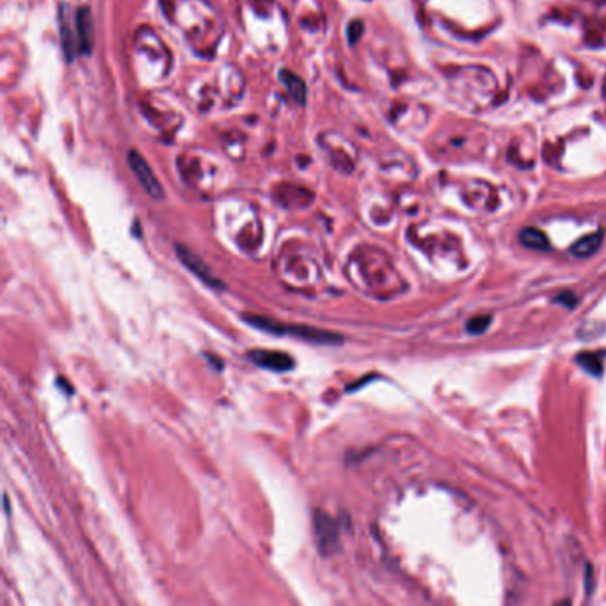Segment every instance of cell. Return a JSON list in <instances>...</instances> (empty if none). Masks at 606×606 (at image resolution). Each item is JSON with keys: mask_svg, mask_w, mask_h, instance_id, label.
Returning <instances> with one entry per match:
<instances>
[{"mask_svg": "<svg viewBox=\"0 0 606 606\" xmlns=\"http://www.w3.org/2000/svg\"><path fill=\"white\" fill-rule=\"evenodd\" d=\"M244 320L253 328L260 331L271 333L276 336H293L303 342L315 343V345H342L343 336L338 333L324 331L318 328H310V325H286L281 322L271 320V318L260 317V315H244Z\"/></svg>", "mask_w": 606, "mask_h": 606, "instance_id": "obj_1", "label": "cell"}, {"mask_svg": "<svg viewBox=\"0 0 606 606\" xmlns=\"http://www.w3.org/2000/svg\"><path fill=\"white\" fill-rule=\"evenodd\" d=\"M313 530H315V542H317L318 551L324 557L335 555L340 550V535H338V525L333 517L328 514L317 512L313 514Z\"/></svg>", "mask_w": 606, "mask_h": 606, "instance_id": "obj_2", "label": "cell"}, {"mask_svg": "<svg viewBox=\"0 0 606 606\" xmlns=\"http://www.w3.org/2000/svg\"><path fill=\"white\" fill-rule=\"evenodd\" d=\"M126 161H128L130 169H132V173L136 174L137 181H139L141 187L146 191L148 196H151L153 199L164 198V188H162L161 181L157 180V176H155L153 171H151V168L148 166V162L144 161V158L141 157V155L137 153L136 150L128 151V155H126Z\"/></svg>", "mask_w": 606, "mask_h": 606, "instance_id": "obj_3", "label": "cell"}, {"mask_svg": "<svg viewBox=\"0 0 606 606\" xmlns=\"http://www.w3.org/2000/svg\"><path fill=\"white\" fill-rule=\"evenodd\" d=\"M248 359L260 368L272 370V372H288L296 366L292 355L279 350H267V348H251L248 352Z\"/></svg>", "mask_w": 606, "mask_h": 606, "instance_id": "obj_4", "label": "cell"}, {"mask_svg": "<svg viewBox=\"0 0 606 606\" xmlns=\"http://www.w3.org/2000/svg\"><path fill=\"white\" fill-rule=\"evenodd\" d=\"M176 255L180 258L181 263L185 265V268L192 272L199 281H203L205 285H208L210 288H219L223 290L224 285L216 278V276L210 272V268L206 267V263L199 256H196L191 249L183 248V246H176Z\"/></svg>", "mask_w": 606, "mask_h": 606, "instance_id": "obj_5", "label": "cell"}, {"mask_svg": "<svg viewBox=\"0 0 606 606\" xmlns=\"http://www.w3.org/2000/svg\"><path fill=\"white\" fill-rule=\"evenodd\" d=\"M75 29H77L79 54H91L93 49V18L89 7H81L75 14Z\"/></svg>", "mask_w": 606, "mask_h": 606, "instance_id": "obj_6", "label": "cell"}, {"mask_svg": "<svg viewBox=\"0 0 606 606\" xmlns=\"http://www.w3.org/2000/svg\"><path fill=\"white\" fill-rule=\"evenodd\" d=\"M59 29H61V43L66 54L68 61H74L79 54L77 46V29H71V18L66 14V6H61L59 11Z\"/></svg>", "mask_w": 606, "mask_h": 606, "instance_id": "obj_7", "label": "cell"}, {"mask_svg": "<svg viewBox=\"0 0 606 606\" xmlns=\"http://www.w3.org/2000/svg\"><path fill=\"white\" fill-rule=\"evenodd\" d=\"M279 81L285 84L288 94L297 103H304V101H306V84H304L303 79L293 75L290 70H281L279 71Z\"/></svg>", "mask_w": 606, "mask_h": 606, "instance_id": "obj_8", "label": "cell"}, {"mask_svg": "<svg viewBox=\"0 0 606 606\" xmlns=\"http://www.w3.org/2000/svg\"><path fill=\"white\" fill-rule=\"evenodd\" d=\"M601 242H603V233H601V231L587 235V237L580 238V241L572 246L571 255L578 256V258H589V256H592L594 253L601 248Z\"/></svg>", "mask_w": 606, "mask_h": 606, "instance_id": "obj_9", "label": "cell"}, {"mask_svg": "<svg viewBox=\"0 0 606 606\" xmlns=\"http://www.w3.org/2000/svg\"><path fill=\"white\" fill-rule=\"evenodd\" d=\"M520 242L525 248L533 249V251H550L551 249L547 237L537 228H525L520 233Z\"/></svg>", "mask_w": 606, "mask_h": 606, "instance_id": "obj_10", "label": "cell"}, {"mask_svg": "<svg viewBox=\"0 0 606 606\" xmlns=\"http://www.w3.org/2000/svg\"><path fill=\"white\" fill-rule=\"evenodd\" d=\"M603 352H582V354L576 355V363L585 372L600 377L603 373Z\"/></svg>", "mask_w": 606, "mask_h": 606, "instance_id": "obj_11", "label": "cell"}, {"mask_svg": "<svg viewBox=\"0 0 606 606\" xmlns=\"http://www.w3.org/2000/svg\"><path fill=\"white\" fill-rule=\"evenodd\" d=\"M489 325H491V317L489 315H478V317L468 320L466 329L470 335H482V333L488 331Z\"/></svg>", "mask_w": 606, "mask_h": 606, "instance_id": "obj_12", "label": "cell"}, {"mask_svg": "<svg viewBox=\"0 0 606 606\" xmlns=\"http://www.w3.org/2000/svg\"><path fill=\"white\" fill-rule=\"evenodd\" d=\"M555 303H562V304H565L567 308H575V304L578 303V299H576V297L572 296L571 292H564V293H560L557 299H555Z\"/></svg>", "mask_w": 606, "mask_h": 606, "instance_id": "obj_13", "label": "cell"}, {"mask_svg": "<svg viewBox=\"0 0 606 606\" xmlns=\"http://www.w3.org/2000/svg\"><path fill=\"white\" fill-rule=\"evenodd\" d=\"M4 510L9 512V502H7V496H4Z\"/></svg>", "mask_w": 606, "mask_h": 606, "instance_id": "obj_14", "label": "cell"}]
</instances>
